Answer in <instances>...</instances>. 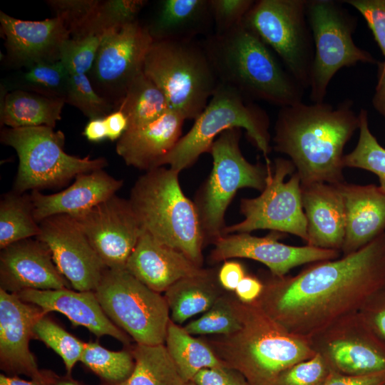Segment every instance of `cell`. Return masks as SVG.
I'll list each match as a JSON object with an SVG mask.
<instances>
[{"instance_id":"obj_6","label":"cell","mask_w":385,"mask_h":385,"mask_svg":"<svg viewBox=\"0 0 385 385\" xmlns=\"http://www.w3.org/2000/svg\"><path fill=\"white\" fill-rule=\"evenodd\" d=\"M143 73L164 93L170 109L195 120L220 84L202 44L192 40L153 41Z\"/></svg>"},{"instance_id":"obj_28","label":"cell","mask_w":385,"mask_h":385,"mask_svg":"<svg viewBox=\"0 0 385 385\" xmlns=\"http://www.w3.org/2000/svg\"><path fill=\"white\" fill-rule=\"evenodd\" d=\"M213 26L210 0H163L148 26L153 41L192 40Z\"/></svg>"},{"instance_id":"obj_8","label":"cell","mask_w":385,"mask_h":385,"mask_svg":"<svg viewBox=\"0 0 385 385\" xmlns=\"http://www.w3.org/2000/svg\"><path fill=\"white\" fill-rule=\"evenodd\" d=\"M0 140L17 153L14 191L19 193L62 186L79 174L103 169L108 165L103 157L68 154L64 150V133L48 126L4 128Z\"/></svg>"},{"instance_id":"obj_52","label":"cell","mask_w":385,"mask_h":385,"mask_svg":"<svg viewBox=\"0 0 385 385\" xmlns=\"http://www.w3.org/2000/svg\"><path fill=\"white\" fill-rule=\"evenodd\" d=\"M108 138L112 141L119 140L128 128V121L125 115L117 109L105 118Z\"/></svg>"},{"instance_id":"obj_14","label":"cell","mask_w":385,"mask_h":385,"mask_svg":"<svg viewBox=\"0 0 385 385\" xmlns=\"http://www.w3.org/2000/svg\"><path fill=\"white\" fill-rule=\"evenodd\" d=\"M153 42L138 20L113 27L101 36L88 78L96 91L117 108L130 83L143 72Z\"/></svg>"},{"instance_id":"obj_5","label":"cell","mask_w":385,"mask_h":385,"mask_svg":"<svg viewBox=\"0 0 385 385\" xmlns=\"http://www.w3.org/2000/svg\"><path fill=\"white\" fill-rule=\"evenodd\" d=\"M179 173L163 166L145 172L135 183L128 200L143 230L202 267L204 236L195 203L179 183Z\"/></svg>"},{"instance_id":"obj_25","label":"cell","mask_w":385,"mask_h":385,"mask_svg":"<svg viewBox=\"0 0 385 385\" xmlns=\"http://www.w3.org/2000/svg\"><path fill=\"white\" fill-rule=\"evenodd\" d=\"M185 119L169 110L142 127L128 129L118 140L115 151L125 164L145 172L161 163L182 137Z\"/></svg>"},{"instance_id":"obj_37","label":"cell","mask_w":385,"mask_h":385,"mask_svg":"<svg viewBox=\"0 0 385 385\" xmlns=\"http://www.w3.org/2000/svg\"><path fill=\"white\" fill-rule=\"evenodd\" d=\"M146 1L143 0L100 1L99 4L79 29L71 38L94 35L101 36L108 30L137 21V16Z\"/></svg>"},{"instance_id":"obj_16","label":"cell","mask_w":385,"mask_h":385,"mask_svg":"<svg viewBox=\"0 0 385 385\" xmlns=\"http://www.w3.org/2000/svg\"><path fill=\"white\" fill-rule=\"evenodd\" d=\"M109 269H125L143 232L128 200L116 195L71 216Z\"/></svg>"},{"instance_id":"obj_48","label":"cell","mask_w":385,"mask_h":385,"mask_svg":"<svg viewBox=\"0 0 385 385\" xmlns=\"http://www.w3.org/2000/svg\"><path fill=\"white\" fill-rule=\"evenodd\" d=\"M192 381L195 385H250L239 371L225 365L204 369Z\"/></svg>"},{"instance_id":"obj_32","label":"cell","mask_w":385,"mask_h":385,"mask_svg":"<svg viewBox=\"0 0 385 385\" xmlns=\"http://www.w3.org/2000/svg\"><path fill=\"white\" fill-rule=\"evenodd\" d=\"M134 369L128 379L113 385H183L182 379L164 344H135L131 351Z\"/></svg>"},{"instance_id":"obj_24","label":"cell","mask_w":385,"mask_h":385,"mask_svg":"<svg viewBox=\"0 0 385 385\" xmlns=\"http://www.w3.org/2000/svg\"><path fill=\"white\" fill-rule=\"evenodd\" d=\"M345 207L342 255L364 247L385 232V191L374 184H337Z\"/></svg>"},{"instance_id":"obj_45","label":"cell","mask_w":385,"mask_h":385,"mask_svg":"<svg viewBox=\"0 0 385 385\" xmlns=\"http://www.w3.org/2000/svg\"><path fill=\"white\" fill-rule=\"evenodd\" d=\"M46 2L55 12L56 16L64 21L71 37L86 22L99 4L100 1L49 0Z\"/></svg>"},{"instance_id":"obj_27","label":"cell","mask_w":385,"mask_h":385,"mask_svg":"<svg viewBox=\"0 0 385 385\" xmlns=\"http://www.w3.org/2000/svg\"><path fill=\"white\" fill-rule=\"evenodd\" d=\"M307 220V245L341 252L345 236V207L337 185L314 183L301 185Z\"/></svg>"},{"instance_id":"obj_29","label":"cell","mask_w":385,"mask_h":385,"mask_svg":"<svg viewBox=\"0 0 385 385\" xmlns=\"http://www.w3.org/2000/svg\"><path fill=\"white\" fill-rule=\"evenodd\" d=\"M217 272L203 269L197 274L184 277L165 292L170 319L181 325L186 320L207 311L224 294Z\"/></svg>"},{"instance_id":"obj_3","label":"cell","mask_w":385,"mask_h":385,"mask_svg":"<svg viewBox=\"0 0 385 385\" xmlns=\"http://www.w3.org/2000/svg\"><path fill=\"white\" fill-rule=\"evenodd\" d=\"M202 44L220 83L247 99L281 108L302 102L304 88L244 21L225 33L207 35Z\"/></svg>"},{"instance_id":"obj_35","label":"cell","mask_w":385,"mask_h":385,"mask_svg":"<svg viewBox=\"0 0 385 385\" xmlns=\"http://www.w3.org/2000/svg\"><path fill=\"white\" fill-rule=\"evenodd\" d=\"M242 326L240 302L227 293L222 294L215 304L198 319L183 326L192 335H227Z\"/></svg>"},{"instance_id":"obj_7","label":"cell","mask_w":385,"mask_h":385,"mask_svg":"<svg viewBox=\"0 0 385 385\" xmlns=\"http://www.w3.org/2000/svg\"><path fill=\"white\" fill-rule=\"evenodd\" d=\"M270 120L267 113L237 90L220 83L203 111L190 130L166 155L161 166L178 172L190 168L205 153H210L215 140L222 132L244 128L255 145L270 163Z\"/></svg>"},{"instance_id":"obj_38","label":"cell","mask_w":385,"mask_h":385,"mask_svg":"<svg viewBox=\"0 0 385 385\" xmlns=\"http://www.w3.org/2000/svg\"><path fill=\"white\" fill-rule=\"evenodd\" d=\"M359 136L355 148L343 157V165L348 168L363 169L375 174L380 187L385 191V148L371 132L366 110L359 114Z\"/></svg>"},{"instance_id":"obj_36","label":"cell","mask_w":385,"mask_h":385,"mask_svg":"<svg viewBox=\"0 0 385 385\" xmlns=\"http://www.w3.org/2000/svg\"><path fill=\"white\" fill-rule=\"evenodd\" d=\"M69 76L70 73L60 60L40 63L26 68L16 77L15 89L64 101Z\"/></svg>"},{"instance_id":"obj_54","label":"cell","mask_w":385,"mask_h":385,"mask_svg":"<svg viewBox=\"0 0 385 385\" xmlns=\"http://www.w3.org/2000/svg\"><path fill=\"white\" fill-rule=\"evenodd\" d=\"M83 135L91 142H101L108 138L104 118L91 119L84 128Z\"/></svg>"},{"instance_id":"obj_40","label":"cell","mask_w":385,"mask_h":385,"mask_svg":"<svg viewBox=\"0 0 385 385\" xmlns=\"http://www.w3.org/2000/svg\"><path fill=\"white\" fill-rule=\"evenodd\" d=\"M34 337L43 342L61 356L70 374L76 363L81 360L86 343L79 340L46 315L33 328Z\"/></svg>"},{"instance_id":"obj_53","label":"cell","mask_w":385,"mask_h":385,"mask_svg":"<svg viewBox=\"0 0 385 385\" xmlns=\"http://www.w3.org/2000/svg\"><path fill=\"white\" fill-rule=\"evenodd\" d=\"M58 377L54 374L46 371L41 379H22L17 376L0 375V385H54Z\"/></svg>"},{"instance_id":"obj_18","label":"cell","mask_w":385,"mask_h":385,"mask_svg":"<svg viewBox=\"0 0 385 385\" xmlns=\"http://www.w3.org/2000/svg\"><path fill=\"white\" fill-rule=\"evenodd\" d=\"M277 232L265 237L250 233L223 235L214 242L210 260L225 262L233 258H246L265 265L274 277H284L293 268L305 264L339 257L338 250L313 246H292L278 241Z\"/></svg>"},{"instance_id":"obj_39","label":"cell","mask_w":385,"mask_h":385,"mask_svg":"<svg viewBox=\"0 0 385 385\" xmlns=\"http://www.w3.org/2000/svg\"><path fill=\"white\" fill-rule=\"evenodd\" d=\"M80 361L102 379L118 384L131 374L135 361L127 351H110L96 342L86 343Z\"/></svg>"},{"instance_id":"obj_44","label":"cell","mask_w":385,"mask_h":385,"mask_svg":"<svg viewBox=\"0 0 385 385\" xmlns=\"http://www.w3.org/2000/svg\"><path fill=\"white\" fill-rule=\"evenodd\" d=\"M255 1L210 0L214 34L225 33L243 22Z\"/></svg>"},{"instance_id":"obj_4","label":"cell","mask_w":385,"mask_h":385,"mask_svg":"<svg viewBox=\"0 0 385 385\" xmlns=\"http://www.w3.org/2000/svg\"><path fill=\"white\" fill-rule=\"evenodd\" d=\"M237 332L205 339L223 365L239 371L250 385H275L290 366L313 356L308 339L289 332L256 303L240 302Z\"/></svg>"},{"instance_id":"obj_11","label":"cell","mask_w":385,"mask_h":385,"mask_svg":"<svg viewBox=\"0 0 385 385\" xmlns=\"http://www.w3.org/2000/svg\"><path fill=\"white\" fill-rule=\"evenodd\" d=\"M306 0H260L244 22L279 57L284 66L309 88L314 46Z\"/></svg>"},{"instance_id":"obj_43","label":"cell","mask_w":385,"mask_h":385,"mask_svg":"<svg viewBox=\"0 0 385 385\" xmlns=\"http://www.w3.org/2000/svg\"><path fill=\"white\" fill-rule=\"evenodd\" d=\"M332 371L325 360L315 353L284 369L275 385H324Z\"/></svg>"},{"instance_id":"obj_19","label":"cell","mask_w":385,"mask_h":385,"mask_svg":"<svg viewBox=\"0 0 385 385\" xmlns=\"http://www.w3.org/2000/svg\"><path fill=\"white\" fill-rule=\"evenodd\" d=\"M43 315L38 306L0 289V364L8 376L24 374L33 379L45 376L29 346L34 326Z\"/></svg>"},{"instance_id":"obj_50","label":"cell","mask_w":385,"mask_h":385,"mask_svg":"<svg viewBox=\"0 0 385 385\" xmlns=\"http://www.w3.org/2000/svg\"><path fill=\"white\" fill-rule=\"evenodd\" d=\"M324 385H385V371L364 376H349L332 371Z\"/></svg>"},{"instance_id":"obj_1","label":"cell","mask_w":385,"mask_h":385,"mask_svg":"<svg viewBox=\"0 0 385 385\" xmlns=\"http://www.w3.org/2000/svg\"><path fill=\"white\" fill-rule=\"evenodd\" d=\"M263 283L255 303L289 332L309 339L359 312L385 283V232L353 253L314 262L294 276L270 274Z\"/></svg>"},{"instance_id":"obj_15","label":"cell","mask_w":385,"mask_h":385,"mask_svg":"<svg viewBox=\"0 0 385 385\" xmlns=\"http://www.w3.org/2000/svg\"><path fill=\"white\" fill-rule=\"evenodd\" d=\"M309 341L334 372L364 376L385 371V344L359 312L334 322Z\"/></svg>"},{"instance_id":"obj_47","label":"cell","mask_w":385,"mask_h":385,"mask_svg":"<svg viewBox=\"0 0 385 385\" xmlns=\"http://www.w3.org/2000/svg\"><path fill=\"white\" fill-rule=\"evenodd\" d=\"M359 312L385 344V283L367 298Z\"/></svg>"},{"instance_id":"obj_9","label":"cell","mask_w":385,"mask_h":385,"mask_svg":"<svg viewBox=\"0 0 385 385\" xmlns=\"http://www.w3.org/2000/svg\"><path fill=\"white\" fill-rule=\"evenodd\" d=\"M241 128L228 129L220 134L210 150L212 168L195 197L205 244L214 243L222 236L225 214L237 190L250 188L262 192L272 167L252 164L240 148Z\"/></svg>"},{"instance_id":"obj_30","label":"cell","mask_w":385,"mask_h":385,"mask_svg":"<svg viewBox=\"0 0 385 385\" xmlns=\"http://www.w3.org/2000/svg\"><path fill=\"white\" fill-rule=\"evenodd\" d=\"M63 99L14 89L4 95L1 103V125L8 128L48 126L54 128L61 118Z\"/></svg>"},{"instance_id":"obj_12","label":"cell","mask_w":385,"mask_h":385,"mask_svg":"<svg viewBox=\"0 0 385 385\" xmlns=\"http://www.w3.org/2000/svg\"><path fill=\"white\" fill-rule=\"evenodd\" d=\"M307 15L314 46L309 96L313 103H322L329 82L339 69L375 60L354 43L356 19L338 1H308Z\"/></svg>"},{"instance_id":"obj_26","label":"cell","mask_w":385,"mask_h":385,"mask_svg":"<svg viewBox=\"0 0 385 385\" xmlns=\"http://www.w3.org/2000/svg\"><path fill=\"white\" fill-rule=\"evenodd\" d=\"M123 181L103 169L81 173L65 190L46 195L39 190L30 194L37 222L56 215L76 216L115 195Z\"/></svg>"},{"instance_id":"obj_17","label":"cell","mask_w":385,"mask_h":385,"mask_svg":"<svg viewBox=\"0 0 385 385\" xmlns=\"http://www.w3.org/2000/svg\"><path fill=\"white\" fill-rule=\"evenodd\" d=\"M37 239L48 248L61 274L76 291L94 292L108 269L76 220L67 215L39 222Z\"/></svg>"},{"instance_id":"obj_21","label":"cell","mask_w":385,"mask_h":385,"mask_svg":"<svg viewBox=\"0 0 385 385\" xmlns=\"http://www.w3.org/2000/svg\"><path fill=\"white\" fill-rule=\"evenodd\" d=\"M69 287L70 283L57 269L48 248L36 237L1 250L0 289L16 294L26 289Z\"/></svg>"},{"instance_id":"obj_20","label":"cell","mask_w":385,"mask_h":385,"mask_svg":"<svg viewBox=\"0 0 385 385\" xmlns=\"http://www.w3.org/2000/svg\"><path fill=\"white\" fill-rule=\"evenodd\" d=\"M0 23L6 61L13 68L26 69L37 63L59 61L61 45L71 37L64 21L57 16L28 21L1 11Z\"/></svg>"},{"instance_id":"obj_57","label":"cell","mask_w":385,"mask_h":385,"mask_svg":"<svg viewBox=\"0 0 385 385\" xmlns=\"http://www.w3.org/2000/svg\"><path fill=\"white\" fill-rule=\"evenodd\" d=\"M183 385H195L192 381L184 383Z\"/></svg>"},{"instance_id":"obj_2","label":"cell","mask_w":385,"mask_h":385,"mask_svg":"<svg viewBox=\"0 0 385 385\" xmlns=\"http://www.w3.org/2000/svg\"><path fill=\"white\" fill-rule=\"evenodd\" d=\"M352 102L299 103L281 108L274 125L273 149L289 158L301 185L344 182L343 151L359 129Z\"/></svg>"},{"instance_id":"obj_13","label":"cell","mask_w":385,"mask_h":385,"mask_svg":"<svg viewBox=\"0 0 385 385\" xmlns=\"http://www.w3.org/2000/svg\"><path fill=\"white\" fill-rule=\"evenodd\" d=\"M241 222L226 226L222 236L257 230L289 233L307 242V220L302 203L301 180L292 161L278 158L261 194L240 200Z\"/></svg>"},{"instance_id":"obj_34","label":"cell","mask_w":385,"mask_h":385,"mask_svg":"<svg viewBox=\"0 0 385 385\" xmlns=\"http://www.w3.org/2000/svg\"><path fill=\"white\" fill-rule=\"evenodd\" d=\"M40 233L30 195L15 191L4 194L0 201V248Z\"/></svg>"},{"instance_id":"obj_33","label":"cell","mask_w":385,"mask_h":385,"mask_svg":"<svg viewBox=\"0 0 385 385\" xmlns=\"http://www.w3.org/2000/svg\"><path fill=\"white\" fill-rule=\"evenodd\" d=\"M117 109L128 119L127 130L145 125L170 110L163 91L143 72L130 83Z\"/></svg>"},{"instance_id":"obj_10","label":"cell","mask_w":385,"mask_h":385,"mask_svg":"<svg viewBox=\"0 0 385 385\" xmlns=\"http://www.w3.org/2000/svg\"><path fill=\"white\" fill-rule=\"evenodd\" d=\"M96 296L106 314L136 344L165 343L170 320L166 300L125 269L104 272Z\"/></svg>"},{"instance_id":"obj_41","label":"cell","mask_w":385,"mask_h":385,"mask_svg":"<svg viewBox=\"0 0 385 385\" xmlns=\"http://www.w3.org/2000/svg\"><path fill=\"white\" fill-rule=\"evenodd\" d=\"M64 101L89 120L105 118L115 111L114 106L96 91L86 74H70Z\"/></svg>"},{"instance_id":"obj_51","label":"cell","mask_w":385,"mask_h":385,"mask_svg":"<svg viewBox=\"0 0 385 385\" xmlns=\"http://www.w3.org/2000/svg\"><path fill=\"white\" fill-rule=\"evenodd\" d=\"M263 289L264 283L260 279L251 274H246L234 292L242 303L252 304L258 300Z\"/></svg>"},{"instance_id":"obj_46","label":"cell","mask_w":385,"mask_h":385,"mask_svg":"<svg viewBox=\"0 0 385 385\" xmlns=\"http://www.w3.org/2000/svg\"><path fill=\"white\" fill-rule=\"evenodd\" d=\"M364 18L384 56L385 66V0H345Z\"/></svg>"},{"instance_id":"obj_23","label":"cell","mask_w":385,"mask_h":385,"mask_svg":"<svg viewBox=\"0 0 385 385\" xmlns=\"http://www.w3.org/2000/svg\"><path fill=\"white\" fill-rule=\"evenodd\" d=\"M125 269L150 289L161 294L177 281L199 273L202 267L143 230Z\"/></svg>"},{"instance_id":"obj_56","label":"cell","mask_w":385,"mask_h":385,"mask_svg":"<svg viewBox=\"0 0 385 385\" xmlns=\"http://www.w3.org/2000/svg\"><path fill=\"white\" fill-rule=\"evenodd\" d=\"M54 385H81L72 379H56Z\"/></svg>"},{"instance_id":"obj_55","label":"cell","mask_w":385,"mask_h":385,"mask_svg":"<svg viewBox=\"0 0 385 385\" xmlns=\"http://www.w3.org/2000/svg\"><path fill=\"white\" fill-rule=\"evenodd\" d=\"M374 107L385 118V66H381L376 91L373 98Z\"/></svg>"},{"instance_id":"obj_31","label":"cell","mask_w":385,"mask_h":385,"mask_svg":"<svg viewBox=\"0 0 385 385\" xmlns=\"http://www.w3.org/2000/svg\"><path fill=\"white\" fill-rule=\"evenodd\" d=\"M165 345L185 383L192 381L201 370L222 366L210 345L202 338L187 332L183 327L169 322Z\"/></svg>"},{"instance_id":"obj_49","label":"cell","mask_w":385,"mask_h":385,"mask_svg":"<svg viewBox=\"0 0 385 385\" xmlns=\"http://www.w3.org/2000/svg\"><path fill=\"white\" fill-rule=\"evenodd\" d=\"M246 274L245 267L240 262L228 260L223 262L217 272V279L223 289L235 292Z\"/></svg>"},{"instance_id":"obj_22","label":"cell","mask_w":385,"mask_h":385,"mask_svg":"<svg viewBox=\"0 0 385 385\" xmlns=\"http://www.w3.org/2000/svg\"><path fill=\"white\" fill-rule=\"evenodd\" d=\"M16 294L46 314L51 312L64 314L73 325L84 327L97 337L111 336L124 344L131 342V337L108 317L93 291L26 289Z\"/></svg>"},{"instance_id":"obj_42","label":"cell","mask_w":385,"mask_h":385,"mask_svg":"<svg viewBox=\"0 0 385 385\" xmlns=\"http://www.w3.org/2000/svg\"><path fill=\"white\" fill-rule=\"evenodd\" d=\"M101 36L90 35L69 38L60 49L59 60L70 74L88 73L95 61Z\"/></svg>"}]
</instances>
